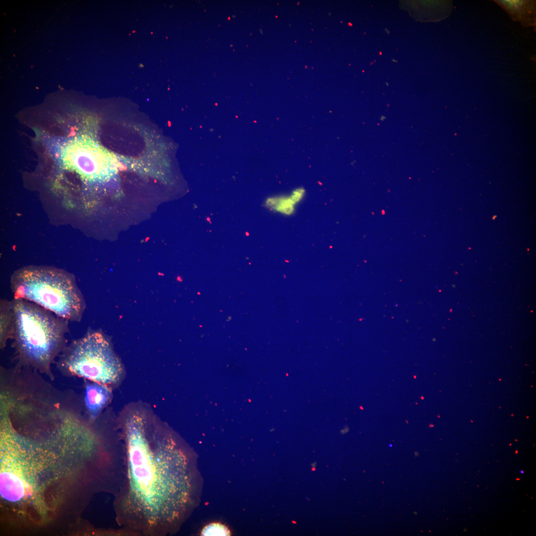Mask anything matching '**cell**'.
<instances>
[{"label":"cell","instance_id":"cell-1","mask_svg":"<svg viewBox=\"0 0 536 536\" xmlns=\"http://www.w3.org/2000/svg\"><path fill=\"white\" fill-rule=\"evenodd\" d=\"M122 429L125 471L117 501L118 522L134 534L172 533L195 503L193 458L141 411L128 412Z\"/></svg>","mask_w":536,"mask_h":536},{"label":"cell","instance_id":"cell-2","mask_svg":"<svg viewBox=\"0 0 536 536\" xmlns=\"http://www.w3.org/2000/svg\"><path fill=\"white\" fill-rule=\"evenodd\" d=\"M14 340L18 357L23 363L42 371L66 347L68 321L31 302L11 300Z\"/></svg>","mask_w":536,"mask_h":536},{"label":"cell","instance_id":"cell-3","mask_svg":"<svg viewBox=\"0 0 536 536\" xmlns=\"http://www.w3.org/2000/svg\"><path fill=\"white\" fill-rule=\"evenodd\" d=\"M13 299L34 303L68 321L79 322L86 308L73 275L55 267L29 266L10 279Z\"/></svg>","mask_w":536,"mask_h":536},{"label":"cell","instance_id":"cell-4","mask_svg":"<svg viewBox=\"0 0 536 536\" xmlns=\"http://www.w3.org/2000/svg\"><path fill=\"white\" fill-rule=\"evenodd\" d=\"M62 352L59 365L71 374L107 385L117 383L122 377V364L101 332L89 331Z\"/></svg>","mask_w":536,"mask_h":536},{"label":"cell","instance_id":"cell-5","mask_svg":"<svg viewBox=\"0 0 536 536\" xmlns=\"http://www.w3.org/2000/svg\"><path fill=\"white\" fill-rule=\"evenodd\" d=\"M515 21L524 27L535 26L536 0H494Z\"/></svg>","mask_w":536,"mask_h":536},{"label":"cell","instance_id":"cell-6","mask_svg":"<svg viewBox=\"0 0 536 536\" xmlns=\"http://www.w3.org/2000/svg\"><path fill=\"white\" fill-rule=\"evenodd\" d=\"M91 382L85 384L84 400L88 414L95 419L109 403L112 393L107 385Z\"/></svg>","mask_w":536,"mask_h":536},{"label":"cell","instance_id":"cell-7","mask_svg":"<svg viewBox=\"0 0 536 536\" xmlns=\"http://www.w3.org/2000/svg\"><path fill=\"white\" fill-rule=\"evenodd\" d=\"M13 328V313L11 300L4 299L0 302V339L1 348L8 339H11Z\"/></svg>","mask_w":536,"mask_h":536},{"label":"cell","instance_id":"cell-8","mask_svg":"<svg viewBox=\"0 0 536 536\" xmlns=\"http://www.w3.org/2000/svg\"><path fill=\"white\" fill-rule=\"evenodd\" d=\"M229 532L225 526L219 524H212L205 527L202 534L203 536H227Z\"/></svg>","mask_w":536,"mask_h":536},{"label":"cell","instance_id":"cell-9","mask_svg":"<svg viewBox=\"0 0 536 536\" xmlns=\"http://www.w3.org/2000/svg\"><path fill=\"white\" fill-rule=\"evenodd\" d=\"M311 465H312V467H315V465H316V463L315 462V463H314V464L313 463V464H312Z\"/></svg>","mask_w":536,"mask_h":536},{"label":"cell","instance_id":"cell-10","mask_svg":"<svg viewBox=\"0 0 536 536\" xmlns=\"http://www.w3.org/2000/svg\"><path fill=\"white\" fill-rule=\"evenodd\" d=\"M521 472L522 473H524V472L523 471H521Z\"/></svg>","mask_w":536,"mask_h":536}]
</instances>
